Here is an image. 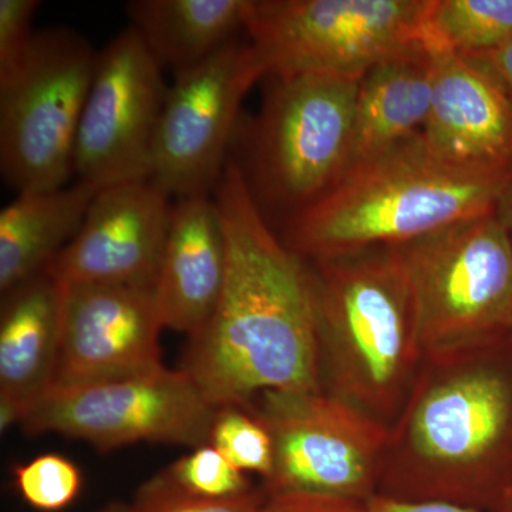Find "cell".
I'll use <instances>...</instances> for the list:
<instances>
[{"label":"cell","mask_w":512,"mask_h":512,"mask_svg":"<svg viewBox=\"0 0 512 512\" xmlns=\"http://www.w3.org/2000/svg\"><path fill=\"white\" fill-rule=\"evenodd\" d=\"M227 237V275L210 323L191 339L184 369L215 409L264 393L320 389L311 272L276 237L229 157L215 188Z\"/></svg>","instance_id":"cell-1"},{"label":"cell","mask_w":512,"mask_h":512,"mask_svg":"<svg viewBox=\"0 0 512 512\" xmlns=\"http://www.w3.org/2000/svg\"><path fill=\"white\" fill-rule=\"evenodd\" d=\"M430 363L390 433L380 495L498 512L512 495V335Z\"/></svg>","instance_id":"cell-2"},{"label":"cell","mask_w":512,"mask_h":512,"mask_svg":"<svg viewBox=\"0 0 512 512\" xmlns=\"http://www.w3.org/2000/svg\"><path fill=\"white\" fill-rule=\"evenodd\" d=\"M512 171L454 167L419 136L353 165L320 200L285 225L302 258L412 244L493 211Z\"/></svg>","instance_id":"cell-3"},{"label":"cell","mask_w":512,"mask_h":512,"mask_svg":"<svg viewBox=\"0 0 512 512\" xmlns=\"http://www.w3.org/2000/svg\"><path fill=\"white\" fill-rule=\"evenodd\" d=\"M309 272L320 367L326 363L335 396L383 423L413 389L424 357L402 248L312 259Z\"/></svg>","instance_id":"cell-4"},{"label":"cell","mask_w":512,"mask_h":512,"mask_svg":"<svg viewBox=\"0 0 512 512\" xmlns=\"http://www.w3.org/2000/svg\"><path fill=\"white\" fill-rule=\"evenodd\" d=\"M258 117L237 160L264 218L285 225L320 200L348 171L360 79L336 74L269 76Z\"/></svg>","instance_id":"cell-5"},{"label":"cell","mask_w":512,"mask_h":512,"mask_svg":"<svg viewBox=\"0 0 512 512\" xmlns=\"http://www.w3.org/2000/svg\"><path fill=\"white\" fill-rule=\"evenodd\" d=\"M426 359L512 335V241L497 210L400 245Z\"/></svg>","instance_id":"cell-6"},{"label":"cell","mask_w":512,"mask_h":512,"mask_svg":"<svg viewBox=\"0 0 512 512\" xmlns=\"http://www.w3.org/2000/svg\"><path fill=\"white\" fill-rule=\"evenodd\" d=\"M96 57L76 30L45 29L36 33L19 72L0 84V170L18 194L56 190L74 174Z\"/></svg>","instance_id":"cell-7"},{"label":"cell","mask_w":512,"mask_h":512,"mask_svg":"<svg viewBox=\"0 0 512 512\" xmlns=\"http://www.w3.org/2000/svg\"><path fill=\"white\" fill-rule=\"evenodd\" d=\"M427 0H251L245 32L266 77H356L421 40Z\"/></svg>","instance_id":"cell-8"},{"label":"cell","mask_w":512,"mask_h":512,"mask_svg":"<svg viewBox=\"0 0 512 512\" xmlns=\"http://www.w3.org/2000/svg\"><path fill=\"white\" fill-rule=\"evenodd\" d=\"M244 407L274 443L266 494L367 501L375 495L390 431L355 404L322 390L264 393Z\"/></svg>","instance_id":"cell-9"},{"label":"cell","mask_w":512,"mask_h":512,"mask_svg":"<svg viewBox=\"0 0 512 512\" xmlns=\"http://www.w3.org/2000/svg\"><path fill=\"white\" fill-rule=\"evenodd\" d=\"M218 409L185 370L165 367L103 382L53 386L23 417L29 434L59 433L99 450L138 441L210 444Z\"/></svg>","instance_id":"cell-10"},{"label":"cell","mask_w":512,"mask_h":512,"mask_svg":"<svg viewBox=\"0 0 512 512\" xmlns=\"http://www.w3.org/2000/svg\"><path fill=\"white\" fill-rule=\"evenodd\" d=\"M158 124L151 181L170 197L214 194L231 154L242 101L265 64L249 40H232L174 73Z\"/></svg>","instance_id":"cell-11"},{"label":"cell","mask_w":512,"mask_h":512,"mask_svg":"<svg viewBox=\"0 0 512 512\" xmlns=\"http://www.w3.org/2000/svg\"><path fill=\"white\" fill-rule=\"evenodd\" d=\"M167 92L163 67L131 26L97 52L74 144L79 181L99 191L151 180Z\"/></svg>","instance_id":"cell-12"},{"label":"cell","mask_w":512,"mask_h":512,"mask_svg":"<svg viewBox=\"0 0 512 512\" xmlns=\"http://www.w3.org/2000/svg\"><path fill=\"white\" fill-rule=\"evenodd\" d=\"M63 286L55 386L123 379L163 367L156 285Z\"/></svg>","instance_id":"cell-13"},{"label":"cell","mask_w":512,"mask_h":512,"mask_svg":"<svg viewBox=\"0 0 512 512\" xmlns=\"http://www.w3.org/2000/svg\"><path fill=\"white\" fill-rule=\"evenodd\" d=\"M170 198L151 180L97 191L79 234L47 271L63 285H156Z\"/></svg>","instance_id":"cell-14"},{"label":"cell","mask_w":512,"mask_h":512,"mask_svg":"<svg viewBox=\"0 0 512 512\" xmlns=\"http://www.w3.org/2000/svg\"><path fill=\"white\" fill-rule=\"evenodd\" d=\"M431 52L433 97L420 133L424 146L454 167L512 171L510 93L480 60Z\"/></svg>","instance_id":"cell-15"},{"label":"cell","mask_w":512,"mask_h":512,"mask_svg":"<svg viewBox=\"0 0 512 512\" xmlns=\"http://www.w3.org/2000/svg\"><path fill=\"white\" fill-rule=\"evenodd\" d=\"M227 237L212 195L177 198L156 282L164 328L200 335L220 302Z\"/></svg>","instance_id":"cell-16"},{"label":"cell","mask_w":512,"mask_h":512,"mask_svg":"<svg viewBox=\"0 0 512 512\" xmlns=\"http://www.w3.org/2000/svg\"><path fill=\"white\" fill-rule=\"evenodd\" d=\"M64 286L49 271L2 295L0 429L22 423L56 383Z\"/></svg>","instance_id":"cell-17"},{"label":"cell","mask_w":512,"mask_h":512,"mask_svg":"<svg viewBox=\"0 0 512 512\" xmlns=\"http://www.w3.org/2000/svg\"><path fill=\"white\" fill-rule=\"evenodd\" d=\"M433 79L434 55L423 40L363 74L348 170L419 136L430 113Z\"/></svg>","instance_id":"cell-18"},{"label":"cell","mask_w":512,"mask_h":512,"mask_svg":"<svg viewBox=\"0 0 512 512\" xmlns=\"http://www.w3.org/2000/svg\"><path fill=\"white\" fill-rule=\"evenodd\" d=\"M77 181L56 190L22 192L0 212L2 295L43 274L79 234L96 197Z\"/></svg>","instance_id":"cell-19"},{"label":"cell","mask_w":512,"mask_h":512,"mask_svg":"<svg viewBox=\"0 0 512 512\" xmlns=\"http://www.w3.org/2000/svg\"><path fill=\"white\" fill-rule=\"evenodd\" d=\"M251 0H131V28L163 69L204 62L245 30Z\"/></svg>","instance_id":"cell-20"},{"label":"cell","mask_w":512,"mask_h":512,"mask_svg":"<svg viewBox=\"0 0 512 512\" xmlns=\"http://www.w3.org/2000/svg\"><path fill=\"white\" fill-rule=\"evenodd\" d=\"M512 39V0H427L421 40L436 52L474 57Z\"/></svg>","instance_id":"cell-21"},{"label":"cell","mask_w":512,"mask_h":512,"mask_svg":"<svg viewBox=\"0 0 512 512\" xmlns=\"http://www.w3.org/2000/svg\"><path fill=\"white\" fill-rule=\"evenodd\" d=\"M210 444L242 473H258L269 478L274 470V443L271 434L244 407L218 410L212 424Z\"/></svg>","instance_id":"cell-22"},{"label":"cell","mask_w":512,"mask_h":512,"mask_svg":"<svg viewBox=\"0 0 512 512\" xmlns=\"http://www.w3.org/2000/svg\"><path fill=\"white\" fill-rule=\"evenodd\" d=\"M184 493L204 498H231L248 493L247 477L211 444L194 448L160 473Z\"/></svg>","instance_id":"cell-23"},{"label":"cell","mask_w":512,"mask_h":512,"mask_svg":"<svg viewBox=\"0 0 512 512\" xmlns=\"http://www.w3.org/2000/svg\"><path fill=\"white\" fill-rule=\"evenodd\" d=\"M15 484L30 507L55 512L76 500L82 488V476L67 458L45 454L16 468Z\"/></svg>","instance_id":"cell-24"},{"label":"cell","mask_w":512,"mask_h":512,"mask_svg":"<svg viewBox=\"0 0 512 512\" xmlns=\"http://www.w3.org/2000/svg\"><path fill=\"white\" fill-rule=\"evenodd\" d=\"M266 491L251 490L231 498H204L184 493L160 474L138 488L131 512H259Z\"/></svg>","instance_id":"cell-25"},{"label":"cell","mask_w":512,"mask_h":512,"mask_svg":"<svg viewBox=\"0 0 512 512\" xmlns=\"http://www.w3.org/2000/svg\"><path fill=\"white\" fill-rule=\"evenodd\" d=\"M39 8V0H0V84L8 83L25 62Z\"/></svg>","instance_id":"cell-26"},{"label":"cell","mask_w":512,"mask_h":512,"mask_svg":"<svg viewBox=\"0 0 512 512\" xmlns=\"http://www.w3.org/2000/svg\"><path fill=\"white\" fill-rule=\"evenodd\" d=\"M259 512H367L366 501L346 500L328 495L268 494Z\"/></svg>","instance_id":"cell-27"},{"label":"cell","mask_w":512,"mask_h":512,"mask_svg":"<svg viewBox=\"0 0 512 512\" xmlns=\"http://www.w3.org/2000/svg\"><path fill=\"white\" fill-rule=\"evenodd\" d=\"M367 512H483L444 501H407L375 494L366 501Z\"/></svg>","instance_id":"cell-28"},{"label":"cell","mask_w":512,"mask_h":512,"mask_svg":"<svg viewBox=\"0 0 512 512\" xmlns=\"http://www.w3.org/2000/svg\"><path fill=\"white\" fill-rule=\"evenodd\" d=\"M474 59H478L485 66L490 67L491 72L503 83L505 90L510 93L512 99V39L498 47V49L493 50V52L474 56Z\"/></svg>","instance_id":"cell-29"},{"label":"cell","mask_w":512,"mask_h":512,"mask_svg":"<svg viewBox=\"0 0 512 512\" xmlns=\"http://www.w3.org/2000/svg\"><path fill=\"white\" fill-rule=\"evenodd\" d=\"M497 214L500 215L505 227L508 229L512 241V180L501 194L500 200L497 202Z\"/></svg>","instance_id":"cell-30"},{"label":"cell","mask_w":512,"mask_h":512,"mask_svg":"<svg viewBox=\"0 0 512 512\" xmlns=\"http://www.w3.org/2000/svg\"><path fill=\"white\" fill-rule=\"evenodd\" d=\"M100 512H131L130 505L121 504V503H114L107 505L104 510H101Z\"/></svg>","instance_id":"cell-31"},{"label":"cell","mask_w":512,"mask_h":512,"mask_svg":"<svg viewBox=\"0 0 512 512\" xmlns=\"http://www.w3.org/2000/svg\"><path fill=\"white\" fill-rule=\"evenodd\" d=\"M498 512H512V495L510 500L507 501V504H505L504 507L501 508V510Z\"/></svg>","instance_id":"cell-32"}]
</instances>
